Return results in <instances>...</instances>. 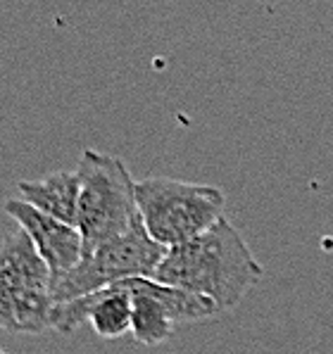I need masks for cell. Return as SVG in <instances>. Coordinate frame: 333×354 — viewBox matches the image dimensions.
I'll return each mask as SVG.
<instances>
[{
	"instance_id": "obj_5",
	"label": "cell",
	"mask_w": 333,
	"mask_h": 354,
	"mask_svg": "<svg viewBox=\"0 0 333 354\" xmlns=\"http://www.w3.org/2000/svg\"><path fill=\"white\" fill-rule=\"evenodd\" d=\"M165 254L167 248L152 241L143 221H141L129 233L102 243L93 252L84 254L72 271L53 281V302H72V299L86 297L91 292H98L122 281L152 279Z\"/></svg>"
},
{
	"instance_id": "obj_2",
	"label": "cell",
	"mask_w": 333,
	"mask_h": 354,
	"mask_svg": "<svg viewBox=\"0 0 333 354\" xmlns=\"http://www.w3.org/2000/svg\"><path fill=\"white\" fill-rule=\"evenodd\" d=\"M76 176H79L76 228L84 238V254L141 224L136 181L124 160L110 152L86 148L79 155Z\"/></svg>"
},
{
	"instance_id": "obj_4",
	"label": "cell",
	"mask_w": 333,
	"mask_h": 354,
	"mask_svg": "<svg viewBox=\"0 0 333 354\" xmlns=\"http://www.w3.org/2000/svg\"><path fill=\"white\" fill-rule=\"evenodd\" d=\"M51 269L21 228L0 241V328L38 335L53 330Z\"/></svg>"
},
{
	"instance_id": "obj_9",
	"label": "cell",
	"mask_w": 333,
	"mask_h": 354,
	"mask_svg": "<svg viewBox=\"0 0 333 354\" xmlns=\"http://www.w3.org/2000/svg\"><path fill=\"white\" fill-rule=\"evenodd\" d=\"M17 190L26 205L43 214L76 226L79 212V176L76 171H55L38 181H19Z\"/></svg>"
},
{
	"instance_id": "obj_7",
	"label": "cell",
	"mask_w": 333,
	"mask_h": 354,
	"mask_svg": "<svg viewBox=\"0 0 333 354\" xmlns=\"http://www.w3.org/2000/svg\"><path fill=\"white\" fill-rule=\"evenodd\" d=\"M81 324H91L96 335L105 340L131 333L134 324V299L127 288V281L114 283L110 288H102L86 297L72 299V302L55 304L53 312V330L69 335Z\"/></svg>"
},
{
	"instance_id": "obj_10",
	"label": "cell",
	"mask_w": 333,
	"mask_h": 354,
	"mask_svg": "<svg viewBox=\"0 0 333 354\" xmlns=\"http://www.w3.org/2000/svg\"><path fill=\"white\" fill-rule=\"evenodd\" d=\"M0 354H8V352H5V350H3V347H0Z\"/></svg>"
},
{
	"instance_id": "obj_6",
	"label": "cell",
	"mask_w": 333,
	"mask_h": 354,
	"mask_svg": "<svg viewBox=\"0 0 333 354\" xmlns=\"http://www.w3.org/2000/svg\"><path fill=\"white\" fill-rule=\"evenodd\" d=\"M127 288L134 299L131 335L136 337L138 345L145 347L167 342L179 324L205 321L222 314V309L212 299L152 279H131L127 281Z\"/></svg>"
},
{
	"instance_id": "obj_8",
	"label": "cell",
	"mask_w": 333,
	"mask_h": 354,
	"mask_svg": "<svg viewBox=\"0 0 333 354\" xmlns=\"http://www.w3.org/2000/svg\"><path fill=\"white\" fill-rule=\"evenodd\" d=\"M5 214L12 216L21 231L31 238L36 252L51 269L53 281L72 271L84 257V238L76 226L43 214L24 200H8Z\"/></svg>"
},
{
	"instance_id": "obj_1",
	"label": "cell",
	"mask_w": 333,
	"mask_h": 354,
	"mask_svg": "<svg viewBox=\"0 0 333 354\" xmlns=\"http://www.w3.org/2000/svg\"><path fill=\"white\" fill-rule=\"evenodd\" d=\"M264 276L236 226L224 216L217 226L177 248H169L152 281L207 297L222 309H236Z\"/></svg>"
},
{
	"instance_id": "obj_3",
	"label": "cell",
	"mask_w": 333,
	"mask_h": 354,
	"mask_svg": "<svg viewBox=\"0 0 333 354\" xmlns=\"http://www.w3.org/2000/svg\"><path fill=\"white\" fill-rule=\"evenodd\" d=\"M136 205L145 231L162 248H177L210 231L224 219L226 198L217 186L169 176L136 181Z\"/></svg>"
}]
</instances>
